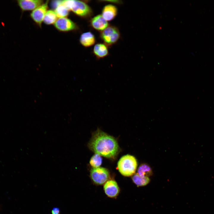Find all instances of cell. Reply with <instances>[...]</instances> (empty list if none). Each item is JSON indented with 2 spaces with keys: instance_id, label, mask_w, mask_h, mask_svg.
<instances>
[{
  "instance_id": "obj_1",
  "label": "cell",
  "mask_w": 214,
  "mask_h": 214,
  "mask_svg": "<svg viewBox=\"0 0 214 214\" xmlns=\"http://www.w3.org/2000/svg\"><path fill=\"white\" fill-rule=\"evenodd\" d=\"M88 146L95 153L110 158H114L119 151L115 139L99 129L93 134Z\"/></svg>"
},
{
  "instance_id": "obj_2",
  "label": "cell",
  "mask_w": 214,
  "mask_h": 214,
  "mask_svg": "<svg viewBox=\"0 0 214 214\" xmlns=\"http://www.w3.org/2000/svg\"><path fill=\"white\" fill-rule=\"evenodd\" d=\"M61 3L69 11L71 10L77 15L86 18L92 14L91 8L85 3L81 1L75 0H62Z\"/></svg>"
},
{
  "instance_id": "obj_3",
  "label": "cell",
  "mask_w": 214,
  "mask_h": 214,
  "mask_svg": "<svg viewBox=\"0 0 214 214\" xmlns=\"http://www.w3.org/2000/svg\"><path fill=\"white\" fill-rule=\"evenodd\" d=\"M137 166L136 158L133 156L127 155L122 157L118 161L117 167L120 173L125 176L133 175Z\"/></svg>"
},
{
  "instance_id": "obj_4",
  "label": "cell",
  "mask_w": 214,
  "mask_h": 214,
  "mask_svg": "<svg viewBox=\"0 0 214 214\" xmlns=\"http://www.w3.org/2000/svg\"><path fill=\"white\" fill-rule=\"evenodd\" d=\"M120 36L118 29L114 26H109L102 31L100 37L105 44L108 45L117 42Z\"/></svg>"
},
{
  "instance_id": "obj_5",
  "label": "cell",
  "mask_w": 214,
  "mask_h": 214,
  "mask_svg": "<svg viewBox=\"0 0 214 214\" xmlns=\"http://www.w3.org/2000/svg\"><path fill=\"white\" fill-rule=\"evenodd\" d=\"M90 177L95 184L101 185L108 180L109 175L108 170L104 168H93L90 170Z\"/></svg>"
},
{
  "instance_id": "obj_6",
  "label": "cell",
  "mask_w": 214,
  "mask_h": 214,
  "mask_svg": "<svg viewBox=\"0 0 214 214\" xmlns=\"http://www.w3.org/2000/svg\"><path fill=\"white\" fill-rule=\"evenodd\" d=\"M49 1H47L32 11L30 15L33 21L40 27L43 22L45 15L48 8Z\"/></svg>"
},
{
  "instance_id": "obj_7",
  "label": "cell",
  "mask_w": 214,
  "mask_h": 214,
  "mask_svg": "<svg viewBox=\"0 0 214 214\" xmlns=\"http://www.w3.org/2000/svg\"><path fill=\"white\" fill-rule=\"evenodd\" d=\"M54 25L58 30L63 32L72 31L77 28L76 23L67 17L58 18Z\"/></svg>"
},
{
  "instance_id": "obj_8",
  "label": "cell",
  "mask_w": 214,
  "mask_h": 214,
  "mask_svg": "<svg viewBox=\"0 0 214 214\" xmlns=\"http://www.w3.org/2000/svg\"><path fill=\"white\" fill-rule=\"evenodd\" d=\"M18 4L22 11H33L44 2L41 0H18Z\"/></svg>"
},
{
  "instance_id": "obj_9",
  "label": "cell",
  "mask_w": 214,
  "mask_h": 214,
  "mask_svg": "<svg viewBox=\"0 0 214 214\" xmlns=\"http://www.w3.org/2000/svg\"><path fill=\"white\" fill-rule=\"evenodd\" d=\"M103 188L105 193L109 197H116L119 192V188L117 182L113 180L107 181L105 184Z\"/></svg>"
},
{
  "instance_id": "obj_10",
  "label": "cell",
  "mask_w": 214,
  "mask_h": 214,
  "mask_svg": "<svg viewBox=\"0 0 214 214\" xmlns=\"http://www.w3.org/2000/svg\"><path fill=\"white\" fill-rule=\"evenodd\" d=\"M92 26L95 29L102 31L108 26L107 21L102 15H97L92 18L90 21Z\"/></svg>"
},
{
  "instance_id": "obj_11",
  "label": "cell",
  "mask_w": 214,
  "mask_h": 214,
  "mask_svg": "<svg viewBox=\"0 0 214 214\" xmlns=\"http://www.w3.org/2000/svg\"><path fill=\"white\" fill-rule=\"evenodd\" d=\"M117 11V9L115 6L111 4L107 5L103 8L102 15L106 21H111L116 17Z\"/></svg>"
},
{
  "instance_id": "obj_12",
  "label": "cell",
  "mask_w": 214,
  "mask_h": 214,
  "mask_svg": "<svg viewBox=\"0 0 214 214\" xmlns=\"http://www.w3.org/2000/svg\"><path fill=\"white\" fill-rule=\"evenodd\" d=\"M81 44L85 47H89L93 45L95 42L94 35L91 32H86L82 34L80 37Z\"/></svg>"
},
{
  "instance_id": "obj_13",
  "label": "cell",
  "mask_w": 214,
  "mask_h": 214,
  "mask_svg": "<svg viewBox=\"0 0 214 214\" xmlns=\"http://www.w3.org/2000/svg\"><path fill=\"white\" fill-rule=\"evenodd\" d=\"M93 51L95 56L99 58L106 56L108 53L107 46L102 43H99L96 44L94 47Z\"/></svg>"
},
{
  "instance_id": "obj_14",
  "label": "cell",
  "mask_w": 214,
  "mask_h": 214,
  "mask_svg": "<svg viewBox=\"0 0 214 214\" xmlns=\"http://www.w3.org/2000/svg\"><path fill=\"white\" fill-rule=\"evenodd\" d=\"M58 18L54 10H48L45 15L43 22L48 25L54 24Z\"/></svg>"
},
{
  "instance_id": "obj_15",
  "label": "cell",
  "mask_w": 214,
  "mask_h": 214,
  "mask_svg": "<svg viewBox=\"0 0 214 214\" xmlns=\"http://www.w3.org/2000/svg\"><path fill=\"white\" fill-rule=\"evenodd\" d=\"M132 180L137 186H145L150 182V179L148 177H142L137 173L134 174L132 177Z\"/></svg>"
},
{
  "instance_id": "obj_16",
  "label": "cell",
  "mask_w": 214,
  "mask_h": 214,
  "mask_svg": "<svg viewBox=\"0 0 214 214\" xmlns=\"http://www.w3.org/2000/svg\"><path fill=\"white\" fill-rule=\"evenodd\" d=\"M58 18L67 17L69 14V10L61 3L59 1V4L54 10Z\"/></svg>"
},
{
  "instance_id": "obj_17",
  "label": "cell",
  "mask_w": 214,
  "mask_h": 214,
  "mask_svg": "<svg viewBox=\"0 0 214 214\" xmlns=\"http://www.w3.org/2000/svg\"><path fill=\"white\" fill-rule=\"evenodd\" d=\"M137 173L142 177H147L151 175L152 171L150 167L147 164H143L139 167Z\"/></svg>"
},
{
  "instance_id": "obj_18",
  "label": "cell",
  "mask_w": 214,
  "mask_h": 214,
  "mask_svg": "<svg viewBox=\"0 0 214 214\" xmlns=\"http://www.w3.org/2000/svg\"><path fill=\"white\" fill-rule=\"evenodd\" d=\"M89 163L93 168L99 167L102 163V158L101 155L95 153L90 159Z\"/></svg>"
},
{
  "instance_id": "obj_19",
  "label": "cell",
  "mask_w": 214,
  "mask_h": 214,
  "mask_svg": "<svg viewBox=\"0 0 214 214\" xmlns=\"http://www.w3.org/2000/svg\"><path fill=\"white\" fill-rule=\"evenodd\" d=\"M60 211L59 209L57 207H54L51 211V214H60Z\"/></svg>"
},
{
  "instance_id": "obj_20",
  "label": "cell",
  "mask_w": 214,
  "mask_h": 214,
  "mask_svg": "<svg viewBox=\"0 0 214 214\" xmlns=\"http://www.w3.org/2000/svg\"><path fill=\"white\" fill-rule=\"evenodd\" d=\"M108 1V2H111L112 3H115L116 4H119L120 3H121V2L120 1H118V0H114V1Z\"/></svg>"
}]
</instances>
